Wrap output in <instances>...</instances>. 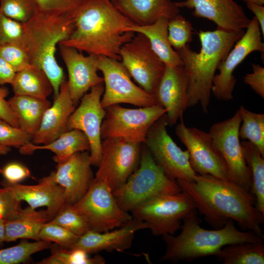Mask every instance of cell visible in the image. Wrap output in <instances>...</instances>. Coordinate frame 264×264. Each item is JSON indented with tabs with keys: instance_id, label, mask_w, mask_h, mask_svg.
Returning a JSON list of instances; mask_svg holds the SVG:
<instances>
[{
	"instance_id": "cell-1",
	"label": "cell",
	"mask_w": 264,
	"mask_h": 264,
	"mask_svg": "<svg viewBox=\"0 0 264 264\" xmlns=\"http://www.w3.org/2000/svg\"><path fill=\"white\" fill-rule=\"evenodd\" d=\"M176 181L213 227L221 228L232 220L241 230L264 236L261 225L264 215L257 209L255 197L249 191L231 180L209 175L196 174L192 182Z\"/></svg>"
},
{
	"instance_id": "cell-2",
	"label": "cell",
	"mask_w": 264,
	"mask_h": 264,
	"mask_svg": "<svg viewBox=\"0 0 264 264\" xmlns=\"http://www.w3.org/2000/svg\"><path fill=\"white\" fill-rule=\"evenodd\" d=\"M70 14L73 21V30L59 45L120 61L121 46L135 35L126 29L134 24L110 0H83Z\"/></svg>"
},
{
	"instance_id": "cell-3",
	"label": "cell",
	"mask_w": 264,
	"mask_h": 264,
	"mask_svg": "<svg viewBox=\"0 0 264 264\" xmlns=\"http://www.w3.org/2000/svg\"><path fill=\"white\" fill-rule=\"evenodd\" d=\"M244 33V30H200L198 33L201 44L198 52L192 50L189 44L176 50L187 79L188 108L199 104L203 112H208L216 71Z\"/></svg>"
},
{
	"instance_id": "cell-4",
	"label": "cell",
	"mask_w": 264,
	"mask_h": 264,
	"mask_svg": "<svg viewBox=\"0 0 264 264\" xmlns=\"http://www.w3.org/2000/svg\"><path fill=\"white\" fill-rule=\"evenodd\" d=\"M179 235L165 234L162 239L166 248L162 261H191L214 255L224 246L246 242H263L264 236L250 231L239 230L229 220L221 228L208 230L202 228L195 209L183 220Z\"/></svg>"
},
{
	"instance_id": "cell-5",
	"label": "cell",
	"mask_w": 264,
	"mask_h": 264,
	"mask_svg": "<svg viewBox=\"0 0 264 264\" xmlns=\"http://www.w3.org/2000/svg\"><path fill=\"white\" fill-rule=\"evenodd\" d=\"M26 23L28 33L26 50L30 65L44 70L51 82L55 98L65 81L63 69L55 58L56 46L70 35L73 29L72 16L70 14L53 15L36 10Z\"/></svg>"
},
{
	"instance_id": "cell-6",
	"label": "cell",
	"mask_w": 264,
	"mask_h": 264,
	"mask_svg": "<svg viewBox=\"0 0 264 264\" xmlns=\"http://www.w3.org/2000/svg\"><path fill=\"white\" fill-rule=\"evenodd\" d=\"M139 164L127 181L112 192L124 211H131L154 197L182 191L176 181L168 177L156 163L146 146L141 150Z\"/></svg>"
},
{
	"instance_id": "cell-7",
	"label": "cell",
	"mask_w": 264,
	"mask_h": 264,
	"mask_svg": "<svg viewBox=\"0 0 264 264\" xmlns=\"http://www.w3.org/2000/svg\"><path fill=\"white\" fill-rule=\"evenodd\" d=\"M196 209L191 197L184 191L154 197L131 211L133 218L146 222L153 235H174L184 219Z\"/></svg>"
},
{
	"instance_id": "cell-8",
	"label": "cell",
	"mask_w": 264,
	"mask_h": 264,
	"mask_svg": "<svg viewBox=\"0 0 264 264\" xmlns=\"http://www.w3.org/2000/svg\"><path fill=\"white\" fill-rule=\"evenodd\" d=\"M105 110L101 126L102 140L118 138L140 144L145 143L150 128L166 112L157 104L138 109L116 104L105 108Z\"/></svg>"
},
{
	"instance_id": "cell-9",
	"label": "cell",
	"mask_w": 264,
	"mask_h": 264,
	"mask_svg": "<svg viewBox=\"0 0 264 264\" xmlns=\"http://www.w3.org/2000/svg\"><path fill=\"white\" fill-rule=\"evenodd\" d=\"M72 206L84 217L90 230L96 232L120 227L133 219L120 207L112 190L102 180L94 179L85 195Z\"/></svg>"
},
{
	"instance_id": "cell-10",
	"label": "cell",
	"mask_w": 264,
	"mask_h": 264,
	"mask_svg": "<svg viewBox=\"0 0 264 264\" xmlns=\"http://www.w3.org/2000/svg\"><path fill=\"white\" fill-rule=\"evenodd\" d=\"M166 114L150 128L144 144L156 163L171 179L194 181L188 151H183L168 134Z\"/></svg>"
},
{
	"instance_id": "cell-11",
	"label": "cell",
	"mask_w": 264,
	"mask_h": 264,
	"mask_svg": "<svg viewBox=\"0 0 264 264\" xmlns=\"http://www.w3.org/2000/svg\"><path fill=\"white\" fill-rule=\"evenodd\" d=\"M241 124L238 110L232 117L213 124L208 132L226 165L229 180L250 192L251 173L239 135Z\"/></svg>"
},
{
	"instance_id": "cell-12",
	"label": "cell",
	"mask_w": 264,
	"mask_h": 264,
	"mask_svg": "<svg viewBox=\"0 0 264 264\" xmlns=\"http://www.w3.org/2000/svg\"><path fill=\"white\" fill-rule=\"evenodd\" d=\"M98 68L103 74L105 85L101 101L104 109L121 103L139 107L156 105L152 95L133 82L120 61L99 56Z\"/></svg>"
},
{
	"instance_id": "cell-13",
	"label": "cell",
	"mask_w": 264,
	"mask_h": 264,
	"mask_svg": "<svg viewBox=\"0 0 264 264\" xmlns=\"http://www.w3.org/2000/svg\"><path fill=\"white\" fill-rule=\"evenodd\" d=\"M119 56L131 77L153 95L165 65L153 50L147 37L142 33H135L132 40L121 46Z\"/></svg>"
},
{
	"instance_id": "cell-14",
	"label": "cell",
	"mask_w": 264,
	"mask_h": 264,
	"mask_svg": "<svg viewBox=\"0 0 264 264\" xmlns=\"http://www.w3.org/2000/svg\"><path fill=\"white\" fill-rule=\"evenodd\" d=\"M141 144L118 138L102 140V154L94 179L106 182L112 192L135 171L141 156Z\"/></svg>"
},
{
	"instance_id": "cell-15",
	"label": "cell",
	"mask_w": 264,
	"mask_h": 264,
	"mask_svg": "<svg viewBox=\"0 0 264 264\" xmlns=\"http://www.w3.org/2000/svg\"><path fill=\"white\" fill-rule=\"evenodd\" d=\"M246 29V31L220 63L217 68L219 73L214 77L211 92L219 100L228 101L233 99V91L237 82L233 73L244 59L254 51L264 54V44L255 17Z\"/></svg>"
},
{
	"instance_id": "cell-16",
	"label": "cell",
	"mask_w": 264,
	"mask_h": 264,
	"mask_svg": "<svg viewBox=\"0 0 264 264\" xmlns=\"http://www.w3.org/2000/svg\"><path fill=\"white\" fill-rule=\"evenodd\" d=\"M180 120L175 133L187 148L194 172L230 180L226 165L209 132L195 127H187L183 119Z\"/></svg>"
},
{
	"instance_id": "cell-17",
	"label": "cell",
	"mask_w": 264,
	"mask_h": 264,
	"mask_svg": "<svg viewBox=\"0 0 264 264\" xmlns=\"http://www.w3.org/2000/svg\"><path fill=\"white\" fill-rule=\"evenodd\" d=\"M104 90L103 83L90 88L81 99L78 107L69 117L67 129H77L88 138L90 145V157L92 165L98 166L102 154L101 126L106 110L101 105Z\"/></svg>"
},
{
	"instance_id": "cell-18",
	"label": "cell",
	"mask_w": 264,
	"mask_h": 264,
	"mask_svg": "<svg viewBox=\"0 0 264 264\" xmlns=\"http://www.w3.org/2000/svg\"><path fill=\"white\" fill-rule=\"evenodd\" d=\"M57 163L56 170L48 176L63 188L66 202L74 204L85 195L94 178L90 154L78 152Z\"/></svg>"
},
{
	"instance_id": "cell-19",
	"label": "cell",
	"mask_w": 264,
	"mask_h": 264,
	"mask_svg": "<svg viewBox=\"0 0 264 264\" xmlns=\"http://www.w3.org/2000/svg\"><path fill=\"white\" fill-rule=\"evenodd\" d=\"M59 50L68 72L70 95L75 104L91 88L103 83V78L97 73L99 56H84L76 49L63 45H59Z\"/></svg>"
},
{
	"instance_id": "cell-20",
	"label": "cell",
	"mask_w": 264,
	"mask_h": 264,
	"mask_svg": "<svg viewBox=\"0 0 264 264\" xmlns=\"http://www.w3.org/2000/svg\"><path fill=\"white\" fill-rule=\"evenodd\" d=\"M175 3L179 8L193 9L195 17L210 20L217 29L226 31L243 30L251 22L243 8L233 0H185Z\"/></svg>"
},
{
	"instance_id": "cell-21",
	"label": "cell",
	"mask_w": 264,
	"mask_h": 264,
	"mask_svg": "<svg viewBox=\"0 0 264 264\" xmlns=\"http://www.w3.org/2000/svg\"><path fill=\"white\" fill-rule=\"evenodd\" d=\"M153 96L156 104L166 110L168 125L183 119L188 106L187 83L182 66H165Z\"/></svg>"
},
{
	"instance_id": "cell-22",
	"label": "cell",
	"mask_w": 264,
	"mask_h": 264,
	"mask_svg": "<svg viewBox=\"0 0 264 264\" xmlns=\"http://www.w3.org/2000/svg\"><path fill=\"white\" fill-rule=\"evenodd\" d=\"M147 228L146 222L133 218L114 230L104 232L89 230L79 237L71 248L80 249L88 254L102 251L123 252L132 245L135 233Z\"/></svg>"
},
{
	"instance_id": "cell-23",
	"label": "cell",
	"mask_w": 264,
	"mask_h": 264,
	"mask_svg": "<svg viewBox=\"0 0 264 264\" xmlns=\"http://www.w3.org/2000/svg\"><path fill=\"white\" fill-rule=\"evenodd\" d=\"M74 110L75 104L70 95L67 82L65 80L61 84L53 104L44 111L31 143L45 145L67 131L68 120Z\"/></svg>"
},
{
	"instance_id": "cell-24",
	"label": "cell",
	"mask_w": 264,
	"mask_h": 264,
	"mask_svg": "<svg viewBox=\"0 0 264 264\" xmlns=\"http://www.w3.org/2000/svg\"><path fill=\"white\" fill-rule=\"evenodd\" d=\"M6 187L18 200L26 201L31 208L45 207L50 220L66 203L63 188L49 176L41 179L37 185L8 184Z\"/></svg>"
},
{
	"instance_id": "cell-25",
	"label": "cell",
	"mask_w": 264,
	"mask_h": 264,
	"mask_svg": "<svg viewBox=\"0 0 264 264\" xmlns=\"http://www.w3.org/2000/svg\"><path fill=\"white\" fill-rule=\"evenodd\" d=\"M116 9L133 24L154 23L161 17L170 19L179 13L171 0H110Z\"/></svg>"
},
{
	"instance_id": "cell-26",
	"label": "cell",
	"mask_w": 264,
	"mask_h": 264,
	"mask_svg": "<svg viewBox=\"0 0 264 264\" xmlns=\"http://www.w3.org/2000/svg\"><path fill=\"white\" fill-rule=\"evenodd\" d=\"M168 19L161 17L154 23L144 26L132 24L126 28V31L140 33L149 40L151 46L165 66H182L177 52L170 44L168 39Z\"/></svg>"
},
{
	"instance_id": "cell-27",
	"label": "cell",
	"mask_w": 264,
	"mask_h": 264,
	"mask_svg": "<svg viewBox=\"0 0 264 264\" xmlns=\"http://www.w3.org/2000/svg\"><path fill=\"white\" fill-rule=\"evenodd\" d=\"M39 150L51 151L55 154L53 160L57 163L74 154L90 150V145L82 132L73 129L66 132L47 144L40 145L30 142L19 148L20 153L23 154H32Z\"/></svg>"
},
{
	"instance_id": "cell-28",
	"label": "cell",
	"mask_w": 264,
	"mask_h": 264,
	"mask_svg": "<svg viewBox=\"0 0 264 264\" xmlns=\"http://www.w3.org/2000/svg\"><path fill=\"white\" fill-rule=\"evenodd\" d=\"M19 128L32 136L38 131L46 110L51 105L47 99L14 95L8 101Z\"/></svg>"
},
{
	"instance_id": "cell-29",
	"label": "cell",
	"mask_w": 264,
	"mask_h": 264,
	"mask_svg": "<svg viewBox=\"0 0 264 264\" xmlns=\"http://www.w3.org/2000/svg\"><path fill=\"white\" fill-rule=\"evenodd\" d=\"M46 210L36 211L28 206L22 209L17 219L5 221V242L20 239L39 241V234L43 226L49 221Z\"/></svg>"
},
{
	"instance_id": "cell-30",
	"label": "cell",
	"mask_w": 264,
	"mask_h": 264,
	"mask_svg": "<svg viewBox=\"0 0 264 264\" xmlns=\"http://www.w3.org/2000/svg\"><path fill=\"white\" fill-rule=\"evenodd\" d=\"M11 85L17 95L47 99L53 93L51 82L44 70L31 65L17 72Z\"/></svg>"
},
{
	"instance_id": "cell-31",
	"label": "cell",
	"mask_w": 264,
	"mask_h": 264,
	"mask_svg": "<svg viewBox=\"0 0 264 264\" xmlns=\"http://www.w3.org/2000/svg\"><path fill=\"white\" fill-rule=\"evenodd\" d=\"M241 143L251 173L250 192L255 197L257 209L264 215V157L252 143L245 140Z\"/></svg>"
},
{
	"instance_id": "cell-32",
	"label": "cell",
	"mask_w": 264,
	"mask_h": 264,
	"mask_svg": "<svg viewBox=\"0 0 264 264\" xmlns=\"http://www.w3.org/2000/svg\"><path fill=\"white\" fill-rule=\"evenodd\" d=\"M215 256L223 264H264V245L263 242L229 244Z\"/></svg>"
},
{
	"instance_id": "cell-33",
	"label": "cell",
	"mask_w": 264,
	"mask_h": 264,
	"mask_svg": "<svg viewBox=\"0 0 264 264\" xmlns=\"http://www.w3.org/2000/svg\"><path fill=\"white\" fill-rule=\"evenodd\" d=\"M238 110L241 118L239 137L252 143L264 157V114L251 111L243 106Z\"/></svg>"
},
{
	"instance_id": "cell-34",
	"label": "cell",
	"mask_w": 264,
	"mask_h": 264,
	"mask_svg": "<svg viewBox=\"0 0 264 264\" xmlns=\"http://www.w3.org/2000/svg\"><path fill=\"white\" fill-rule=\"evenodd\" d=\"M85 251L77 248H66L58 245L52 247L51 255L37 263L38 264H104L100 255L90 258Z\"/></svg>"
},
{
	"instance_id": "cell-35",
	"label": "cell",
	"mask_w": 264,
	"mask_h": 264,
	"mask_svg": "<svg viewBox=\"0 0 264 264\" xmlns=\"http://www.w3.org/2000/svg\"><path fill=\"white\" fill-rule=\"evenodd\" d=\"M50 242L39 240L30 242L23 241L19 244L0 250V264H17L28 260L33 254L49 247Z\"/></svg>"
},
{
	"instance_id": "cell-36",
	"label": "cell",
	"mask_w": 264,
	"mask_h": 264,
	"mask_svg": "<svg viewBox=\"0 0 264 264\" xmlns=\"http://www.w3.org/2000/svg\"><path fill=\"white\" fill-rule=\"evenodd\" d=\"M28 42L26 23L7 17L0 10V45L14 44L26 49Z\"/></svg>"
},
{
	"instance_id": "cell-37",
	"label": "cell",
	"mask_w": 264,
	"mask_h": 264,
	"mask_svg": "<svg viewBox=\"0 0 264 264\" xmlns=\"http://www.w3.org/2000/svg\"><path fill=\"white\" fill-rule=\"evenodd\" d=\"M49 221L64 227L78 237L90 230L84 217L73 209L72 204L66 202Z\"/></svg>"
},
{
	"instance_id": "cell-38",
	"label": "cell",
	"mask_w": 264,
	"mask_h": 264,
	"mask_svg": "<svg viewBox=\"0 0 264 264\" xmlns=\"http://www.w3.org/2000/svg\"><path fill=\"white\" fill-rule=\"evenodd\" d=\"M193 31L190 22L179 14L169 20L168 39L170 44L176 51L192 41Z\"/></svg>"
},
{
	"instance_id": "cell-39",
	"label": "cell",
	"mask_w": 264,
	"mask_h": 264,
	"mask_svg": "<svg viewBox=\"0 0 264 264\" xmlns=\"http://www.w3.org/2000/svg\"><path fill=\"white\" fill-rule=\"evenodd\" d=\"M0 10L7 17L26 23L36 11L35 0H0Z\"/></svg>"
},
{
	"instance_id": "cell-40",
	"label": "cell",
	"mask_w": 264,
	"mask_h": 264,
	"mask_svg": "<svg viewBox=\"0 0 264 264\" xmlns=\"http://www.w3.org/2000/svg\"><path fill=\"white\" fill-rule=\"evenodd\" d=\"M79 237L64 227L50 221L43 226L39 234L40 240L52 242L66 248H71Z\"/></svg>"
},
{
	"instance_id": "cell-41",
	"label": "cell",
	"mask_w": 264,
	"mask_h": 264,
	"mask_svg": "<svg viewBox=\"0 0 264 264\" xmlns=\"http://www.w3.org/2000/svg\"><path fill=\"white\" fill-rule=\"evenodd\" d=\"M33 136L0 118V145L18 148L31 142Z\"/></svg>"
},
{
	"instance_id": "cell-42",
	"label": "cell",
	"mask_w": 264,
	"mask_h": 264,
	"mask_svg": "<svg viewBox=\"0 0 264 264\" xmlns=\"http://www.w3.org/2000/svg\"><path fill=\"white\" fill-rule=\"evenodd\" d=\"M0 57L18 72L30 65L26 49L14 44L0 45Z\"/></svg>"
},
{
	"instance_id": "cell-43",
	"label": "cell",
	"mask_w": 264,
	"mask_h": 264,
	"mask_svg": "<svg viewBox=\"0 0 264 264\" xmlns=\"http://www.w3.org/2000/svg\"><path fill=\"white\" fill-rule=\"evenodd\" d=\"M83 0H35L36 10L53 15L71 13Z\"/></svg>"
},
{
	"instance_id": "cell-44",
	"label": "cell",
	"mask_w": 264,
	"mask_h": 264,
	"mask_svg": "<svg viewBox=\"0 0 264 264\" xmlns=\"http://www.w3.org/2000/svg\"><path fill=\"white\" fill-rule=\"evenodd\" d=\"M20 202L7 187L0 188V219L7 221L18 218L22 209Z\"/></svg>"
},
{
	"instance_id": "cell-45",
	"label": "cell",
	"mask_w": 264,
	"mask_h": 264,
	"mask_svg": "<svg viewBox=\"0 0 264 264\" xmlns=\"http://www.w3.org/2000/svg\"><path fill=\"white\" fill-rule=\"evenodd\" d=\"M252 72L245 74L243 82L253 91L264 98V67L258 64H252Z\"/></svg>"
},
{
	"instance_id": "cell-46",
	"label": "cell",
	"mask_w": 264,
	"mask_h": 264,
	"mask_svg": "<svg viewBox=\"0 0 264 264\" xmlns=\"http://www.w3.org/2000/svg\"><path fill=\"white\" fill-rule=\"evenodd\" d=\"M2 173L9 184H18L30 176V171L27 167L17 162L7 164L3 168Z\"/></svg>"
},
{
	"instance_id": "cell-47",
	"label": "cell",
	"mask_w": 264,
	"mask_h": 264,
	"mask_svg": "<svg viewBox=\"0 0 264 264\" xmlns=\"http://www.w3.org/2000/svg\"><path fill=\"white\" fill-rule=\"evenodd\" d=\"M9 93L7 88L0 87V118L12 126L19 128L18 120L5 98Z\"/></svg>"
},
{
	"instance_id": "cell-48",
	"label": "cell",
	"mask_w": 264,
	"mask_h": 264,
	"mask_svg": "<svg viewBox=\"0 0 264 264\" xmlns=\"http://www.w3.org/2000/svg\"><path fill=\"white\" fill-rule=\"evenodd\" d=\"M16 73L12 67L0 57V85L11 84Z\"/></svg>"
},
{
	"instance_id": "cell-49",
	"label": "cell",
	"mask_w": 264,
	"mask_h": 264,
	"mask_svg": "<svg viewBox=\"0 0 264 264\" xmlns=\"http://www.w3.org/2000/svg\"><path fill=\"white\" fill-rule=\"evenodd\" d=\"M247 8L255 15L259 24L261 33L264 37V6L263 5L252 3H246Z\"/></svg>"
},
{
	"instance_id": "cell-50",
	"label": "cell",
	"mask_w": 264,
	"mask_h": 264,
	"mask_svg": "<svg viewBox=\"0 0 264 264\" xmlns=\"http://www.w3.org/2000/svg\"><path fill=\"white\" fill-rule=\"evenodd\" d=\"M5 221V220L0 219V243L4 242Z\"/></svg>"
},
{
	"instance_id": "cell-51",
	"label": "cell",
	"mask_w": 264,
	"mask_h": 264,
	"mask_svg": "<svg viewBox=\"0 0 264 264\" xmlns=\"http://www.w3.org/2000/svg\"><path fill=\"white\" fill-rule=\"evenodd\" d=\"M244 2L246 3H255L261 5H263L264 4V0H241Z\"/></svg>"
},
{
	"instance_id": "cell-52",
	"label": "cell",
	"mask_w": 264,
	"mask_h": 264,
	"mask_svg": "<svg viewBox=\"0 0 264 264\" xmlns=\"http://www.w3.org/2000/svg\"><path fill=\"white\" fill-rule=\"evenodd\" d=\"M10 147L0 145V156L6 154L10 151Z\"/></svg>"
}]
</instances>
